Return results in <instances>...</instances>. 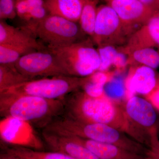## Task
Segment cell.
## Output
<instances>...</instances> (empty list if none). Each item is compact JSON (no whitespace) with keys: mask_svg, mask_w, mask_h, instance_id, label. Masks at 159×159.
<instances>
[{"mask_svg":"<svg viewBox=\"0 0 159 159\" xmlns=\"http://www.w3.org/2000/svg\"><path fill=\"white\" fill-rule=\"evenodd\" d=\"M45 130L66 136L80 137L117 145L145 157L153 156L151 151L136 142L125 132L106 124L81 122L62 115L53 119Z\"/></svg>","mask_w":159,"mask_h":159,"instance_id":"6da1fadb","label":"cell"},{"mask_svg":"<svg viewBox=\"0 0 159 159\" xmlns=\"http://www.w3.org/2000/svg\"><path fill=\"white\" fill-rule=\"evenodd\" d=\"M62 99L63 115L67 116L81 122L106 124L124 131L125 119L123 106L107 94L91 97L79 89Z\"/></svg>","mask_w":159,"mask_h":159,"instance_id":"7a4b0ae2","label":"cell"},{"mask_svg":"<svg viewBox=\"0 0 159 159\" xmlns=\"http://www.w3.org/2000/svg\"><path fill=\"white\" fill-rule=\"evenodd\" d=\"M64 110L62 99L0 94L1 116L32 123L42 129L51 120L63 114Z\"/></svg>","mask_w":159,"mask_h":159,"instance_id":"3957f363","label":"cell"},{"mask_svg":"<svg viewBox=\"0 0 159 159\" xmlns=\"http://www.w3.org/2000/svg\"><path fill=\"white\" fill-rule=\"evenodd\" d=\"M125 115L124 132L130 138L159 155V117L157 110L145 98L134 95L122 105Z\"/></svg>","mask_w":159,"mask_h":159,"instance_id":"277c9868","label":"cell"},{"mask_svg":"<svg viewBox=\"0 0 159 159\" xmlns=\"http://www.w3.org/2000/svg\"><path fill=\"white\" fill-rule=\"evenodd\" d=\"M93 40L86 38L60 48H47L55 55L67 76L84 77L99 71L100 60Z\"/></svg>","mask_w":159,"mask_h":159,"instance_id":"5b68a950","label":"cell"},{"mask_svg":"<svg viewBox=\"0 0 159 159\" xmlns=\"http://www.w3.org/2000/svg\"><path fill=\"white\" fill-rule=\"evenodd\" d=\"M84 77L61 75L26 81L1 91L0 94L29 95L51 99H62L81 88Z\"/></svg>","mask_w":159,"mask_h":159,"instance_id":"8992f818","label":"cell"},{"mask_svg":"<svg viewBox=\"0 0 159 159\" xmlns=\"http://www.w3.org/2000/svg\"><path fill=\"white\" fill-rule=\"evenodd\" d=\"M47 48H60L72 44L89 37L79 23L48 14L32 30Z\"/></svg>","mask_w":159,"mask_h":159,"instance_id":"52a82bcc","label":"cell"},{"mask_svg":"<svg viewBox=\"0 0 159 159\" xmlns=\"http://www.w3.org/2000/svg\"><path fill=\"white\" fill-rule=\"evenodd\" d=\"M91 39L97 46L125 45L128 39L119 16L108 4L98 7L93 34Z\"/></svg>","mask_w":159,"mask_h":159,"instance_id":"ba28073f","label":"cell"},{"mask_svg":"<svg viewBox=\"0 0 159 159\" xmlns=\"http://www.w3.org/2000/svg\"><path fill=\"white\" fill-rule=\"evenodd\" d=\"M15 66L20 73L32 80L66 75L55 55L47 48L24 55Z\"/></svg>","mask_w":159,"mask_h":159,"instance_id":"9c48e42d","label":"cell"},{"mask_svg":"<svg viewBox=\"0 0 159 159\" xmlns=\"http://www.w3.org/2000/svg\"><path fill=\"white\" fill-rule=\"evenodd\" d=\"M108 5L119 16L128 39L157 11L145 6L139 0H114Z\"/></svg>","mask_w":159,"mask_h":159,"instance_id":"30bf717a","label":"cell"},{"mask_svg":"<svg viewBox=\"0 0 159 159\" xmlns=\"http://www.w3.org/2000/svg\"><path fill=\"white\" fill-rule=\"evenodd\" d=\"M125 80V90L128 98L138 95L145 97L159 83V74L156 70L143 65L130 66Z\"/></svg>","mask_w":159,"mask_h":159,"instance_id":"8fae6325","label":"cell"},{"mask_svg":"<svg viewBox=\"0 0 159 159\" xmlns=\"http://www.w3.org/2000/svg\"><path fill=\"white\" fill-rule=\"evenodd\" d=\"M144 48H153L159 51V17L156 12L131 35L119 50L127 55L132 51Z\"/></svg>","mask_w":159,"mask_h":159,"instance_id":"7c38bea8","label":"cell"},{"mask_svg":"<svg viewBox=\"0 0 159 159\" xmlns=\"http://www.w3.org/2000/svg\"><path fill=\"white\" fill-rule=\"evenodd\" d=\"M41 134L51 151L62 152L74 159H100L88 148L69 137L44 130Z\"/></svg>","mask_w":159,"mask_h":159,"instance_id":"4fadbf2b","label":"cell"},{"mask_svg":"<svg viewBox=\"0 0 159 159\" xmlns=\"http://www.w3.org/2000/svg\"><path fill=\"white\" fill-rule=\"evenodd\" d=\"M1 44L27 46L38 51L47 49V47L39 42L34 33L28 28L25 26L16 28L5 20L0 21Z\"/></svg>","mask_w":159,"mask_h":159,"instance_id":"5bb4252c","label":"cell"},{"mask_svg":"<svg viewBox=\"0 0 159 159\" xmlns=\"http://www.w3.org/2000/svg\"><path fill=\"white\" fill-rule=\"evenodd\" d=\"M67 137L85 146L100 159H145L148 157L129 151L117 145L80 137Z\"/></svg>","mask_w":159,"mask_h":159,"instance_id":"9a60e30c","label":"cell"},{"mask_svg":"<svg viewBox=\"0 0 159 159\" xmlns=\"http://www.w3.org/2000/svg\"><path fill=\"white\" fill-rule=\"evenodd\" d=\"M49 14L79 23L84 0H44Z\"/></svg>","mask_w":159,"mask_h":159,"instance_id":"2e32d148","label":"cell"},{"mask_svg":"<svg viewBox=\"0 0 159 159\" xmlns=\"http://www.w3.org/2000/svg\"><path fill=\"white\" fill-rule=\"evenodd\" d=\"M114 73L110 71H97L84 77L80 89L93 97H101L106 94L105 88L113 77Z\"/></svg>","mask_w":159,"mask_h":159,"instance_id":"e0dca14e","label":"cell"},{"mask_svg":"<svg viewBox=\"0 0 159 159\" xmlns=\"http://www.w3.org/2000/svg\"><path fill=\"white\" fill-rule=\"evenodd\" d=\"M5 151L22 159H74L59 152L42 151L25 146L10 144L6 147Z\"/></svg>","mask_w":159,"mask_h":159,"instance_id":"ac0fdd59","label":"cell"},{"mask_svg":"<svg viewBox=\"0 0 159 159\" xmlns=\"http://www.w3.org/2000/svg\"><path fill=\"white\" fill-rule=\"evenodd\" d=\"M127 65H143L156 70L159 67V51L144 48L132 51L127 55Z\"/></svg>","mask_w":159,"mask_h":159,"instance_id":"d6986e66","label":"cell"},{"mask_svg":"<svg viewBox=\"0 0 159 159\" xmlns=\"http://www.w3.org/2000/svg\"><path fill=\"white\" fill-rule=\"evenodd\" d=\"M99 0H84L83 6L79 21L82 31L87 36L92 38L97 18Z\"/></svg>","mask_w":159,"mask_h":159,"instance_id":"ffe728a7","label":"cell"},{"mask_svg":"<svg viewBox=\"0 0 159 159\" xmlns=\"http://www.w3.org/2000/svg\"><path fill=\"white\" fill-rule=\"evenodd\" d=\"M31 80L20 73L15 64H0V92Z\"/></svg>","mask_w":159,"mask_h":159,"instance_id":"44dd1931","label":"cell"},{"mask_svg":"<svg viewBox=\"0 0 159 159\" xmlns=\"http://www.w3.org/2000/svg\"><path fill=\"white\" fill-rule=\"evenodd\" d=\"M38 51L27 46L0 44V64H15L24 55Z\"/></svg>","mask_w":159,"mask_h":159,"instance_id":"7402d4cb","label":"cell"},{"mask_svg":"<svg viewBox=\"0 0 159 159\" xmlns=\"http://www.w3.org/2000/svg\"><path fill=\"white\" fill-rule=\"evenodd\" d=\"M100 60L99 71H108L113 66L114 61L119 52V48L113 45L103 44L97 46Z\"/></svg>","mask_w":159,"mask_h":159,"instance_id":"603a6c76","label":"cell"},{"mask_svg":"<svg viewBox=\"0 0 159 159\" xmlns=\"http://www.w3.org/2000/svg\"><path fill=\"white\" fill-rule=\"evenodd\" d=\"M17 16L16 0H0V20L14 19Z\"/></svg>","mask_w":159,"mask_h":159,"instance_id":"cb8c5ba5","label":"cell"},{"mask_svg":"<svg viewBox=\"0 0 159 159\" xmlns=\"http://www.w3.org/2000/svg\"><path fill=\"white\" fill-rule=\"evenodd\" d=\"M150 102L157 111L159 112V83L150 93L144 97Z\"/></svg>","mask_w":159,"mask_h":159,"instance_id":"d4e9b609","label":"cell"},{"mask_svg":"<svg viewBox=\"0 0 159 159\" xmlns=\"http://www.w3.org/2000/svg\"><path fill=\"white\" fill-rule=\"evenodd\" d=\"M127 55L122 53L119 50L116 57L113 66L116 68L117 70H120L124 69L127 65Z\"/></svg>","mask_w":159,"mask_h":159,"instance_id":"484cf974","label":"cell"},{"mask_svg":"<svg viewBox=\"0 0 159 159\" xmlns=\"http://www.w3.org/2000/svg\"><path fill=\"white\" fill-rule=\"evenodd\" d=\"M145 6L153 9L155 11H159L157 0H139Z\"/></svg>","mask_w":159,"mask_h":159,"instance_id":"4316f807","label":"cell"},{"mask_svg":"<svg viewBox=\"0 0 159 159\" xmlns=\"http://www.w3.org/2000/svg\"><path fill=\"white\" fill-rule=\"evenodd\" d=\"M0 159H22L19 157L16 156L12 154L5 151L4 153L1 154Z\"/></svg>","mask_w":159,"mask_h":159,"instance_id":"83f0119b","label":"cell"},{"mask_svg":"<svg viewBox=\"0 0 159 159\" xmlns=\"http://www.w3.org/2000/svg\"><path fill=\"white\" fill-rule=\"evenodd\" d=\"M145 159H157L156 157H148L146 158Z\"/></svg>","mask_w":159,"mask_h":159,"instance_id":"f1b7e54d","label":"cell"},{"mask_svg":"<svg viewBox=\"0 0 159 159\" xmlns=\"http://www.w3.org/2000/svg\"><path fill=\"white\" fill-rule=\"evenodd\" d=\"M103 1H105V2H106L107 3V4H108L109 3L111 2L112 1H114V0H103Z\"/></svg>","mask_w":159,"mask_h":159,"instance_id":"f546056e","label":"cell"},{"mask_svg":"<svg viewBox=\"0 0 159 159\" xmlns=\"http://www.w3.org/2000/svg\"><path fill=\"white\" fill-rule=\"evenodd\" d=\"M156 13L157 14V15L158 16V17H159V11H157L156 12Z\"/></svg>","mask_w":159,"mask_h":159,"instance_id":"4dcf8cb0","label":"cell"},{"mask_svg":"<svg viewBox=\"0 0 159 159\" xmlns=\"http://www.w3.org/2000/svg\"><path fill=\"white\" fill-rule=\"evenodd\" d=\"M156 157L157 159H159V155L156 156Z\"/></svg>","mask_w":159,"mask_h":159,"instance_id":"1f68e13d","label":"cell"},{"mask_svg":"<svg viewBox=\"0 0 159 159\" xmlns=\"http://www.w3.org/2000/svg\"><path fill=\"white\" fill-rule=\"evenodd\" d=\"M158 132L159 134V122H158Z\"/></svg>","mask_w":159,"mask_h":159,"instance_id":"d6a6232c","label":"cell"},{"mask_svg":"<svg viewBox=\"0 0 159 159\" xmlns=\"http://www.w3.org/2000/svg\"><path fill=\"white\" fill-rule=\"evenodd\" d=\"M158 1V6H159V0H157Z\"/></svg>","mask_w":159,"mask_h":159,"instance_id":"836d02e7","label":"cell"}]
</instances>
